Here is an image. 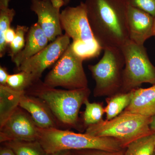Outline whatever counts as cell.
I'll list each match as a JSON object with an SVG mask.
<instances>
[{
	"mask_svg": "<svg viewBox=\"0 0 155 155\" xmlns=\"http://www.w3.org/2000/svg\"><path fill=\"white\" fill-rule=\"evenodd\" d=\"M84 3L94 36L103 49L121 48L130 40L127 0H85Z\"/></svg>",
	"mask_w": 155,
	"mask_h": 155,
	"instance_id": "1",
	"label": "cell"
},
{
	"mask_svg": "<svg viewBox=\"0 0 155 155\" xmlns=\"http://www.w3.org/2000/svg\"><path fill=\"white\" fill-rule=\"evenodd\" d=\"M42 100L61 124L78 129L79 110L91 91L88 87L74 90L58 89L47 86L39 79L25 91Z\"/></svg>",
	"mask_w": 155,
	"mask_h": 155,
	"instance_id": "2",
	"label": "cell"
},
{
	"mask_svg": "<svg viewBox=\"0 0 155 155\" xmlns=\"http://www.w3.org/2000/svg\"><path fill=\"white\" fill-rule=\"evenodd\" d=\"M37 140L46 154L65 150H96L119 152L124 148L120 142L112 137L94 136L57 128L38 127Z\"/></svg>",
	"mask_w": 155,
	"mask_h": 155,
	"instance_id": "3",
	"label": "cell"
},
{
	"mask_svg": "<svg viewBox=\"0 0 155 155\" xmlns=\"http://www.w3.org/2000/svg\"><path fill=\"white\" fill-rule=\"evenodd\" d=\"M152 117L124 110L110 120H102L86 128L85 133L109 137L120 142L124 148L135 140L155 133L150 127Z\"/></svg>",
	"mask_w": 155,
	"mask_h": 155,
	"instance_id": "4",
	"label": "cell"
},
{
	"mask_svg": "<svg viewBox=\"0 0 155 155\" xmlns=\"http://www.w3.org/2000/svg\"><path fill=\"white\" fill-rule=\"evenodd\" d=\"M102 58L97 64L89 65L88 69L95 81V97L110 96L121 91L125 59L119 48L104 49Z\"/></svg>",
	"mask_w": 155,
	"mask_h": 155,
	"instance_id": "5",
	"label": "cell"
},
{
	"mask_svg": "<svg viewBox=\"0 0 155 155\" xmlns=\"http://www.w3.org/2000/svg\"><path fill=\"white\" fill-rule=\"evenodd\" d=\"M121 49L125 64L120 92L131 91L143 83L155 84V67L150 61L144 45L129 40Z\"/></svg>",
	"mask_w": 155,
	"mask_h": 155,
	"instance_id": "6",
	"label": "cell"
},
{
	"mask_svg": "<svg viewBox=\"0 0 155 155\" xmlns=\"http://www.w3.org/2000/svg\"><path fill=\"white\" fill-rule=\"evenodd\" d=\"M83 61L75 54L69 45L46 76L44 83L50 87H61L67 90L88 87Z\"/></svg>",
	"mask_w": 155,
	"mask_h": 155,
	"instance_id": "7",
	"label": "cell"
},
{
	"mask_svg": "<svg viewBox=\"0 0 155 155\" xmlns=\"http://www.w3.org/2000/svg\"><path fill=\"white\" fill-rule=\"evenodd\" d=\"M70 38L66 34L58 36L45 48L25 60L17 70L32 73L38 79L47 68L54 64L70 44Z\"/></svg>",
	"mask_w": 155,
	"mask_h": 155,
	"instance_id": "8",
	"label": "cell"
},
{
	"mask_svg": "<svg viewBox=\"0 0 155 155\" xmlns=\"http://www.w3.org/2000/svg\"><path fill=\"white\" fill-rule=\"evenodd\" d=\"M61 28L73 41L88 43L95 39L84 2L76 7L67 6L60 15Z\"/></svg>",
	"mask_w": 155,
	"mask_h": 155,
	"instance_id": "9",
	"label": "cell"
},
{
	"mask_svg": "<svg viewBox=\"0 0 155 155\" xmlns=\"http://www.w3.org/2000/svg\"><path fill=\"white\" fill-rule=\"evenodd\" d=\"M37 138L38 126L30 114L19 106L0 127L1 143L11 140L35 141Z\"/></svg>",
	"mask_w": 155,
	"mask_h": 155,
	"instance_id": "10",
	"label": "cell"
},
{
	"mask_svg": "<svg viewBox=\"0 0 155 155\" xmlns=\"http://www.w3.org/2000/svg\"><path fill=\"white\" fill-rule=\"evenodd\" d=\"M30 9L38 17V23L48 39L54 41L62 35L60 21L61 9L55 8L51 0H31Z\"/></svg>",
	"mask_w": 155,
	"mask_h": 155,
	"instance_id": "11",
	"label": "cell"
},
{
	"mask_svg": "<svg viewBox=\"0 0 155 155\" xmlns=\"http://www.w3.org/2000/svg\"><path fill=\"white\" fill-rule=\"evenodd\" d=\"M154 17L128 5L127 23L129 39L137 44L144 45L145 42L153 36Z\"/></svg>",
	"mask_w": 155,
	"mask_h": 155,
	"instance_id": "12",
	"label": "cell"
},
{
	"mask_svg": "<svg viewBox=\"0 0 155 155\" xmlns=\"http://www.w3.org/2000/svg\"><path fill=\"white\" fill-rule=\"evenodd\" d=\"M19 106L30 114L38 127L59 128L61 123L41 99L25 93L21 97Z\"/></svg>",
	"mask_w": 155,
	"mask_h": 155,
	"instance_id": "13",
	"label": "cell"
},
{
	"mask_svg": "<svg viewBox=\"0 0 155 155\" xmlns=\"http://www.w3.org/2000/svg\"><path fill=\"white\" fill-rule=\"evenodd\" d=\"M48 39L37 22L31 25L27 31L25 37V47L15 56L12 61L19 67L25 60L43 49L48 45Z\"/></svg>",
	"mask_w": 155,
	"mask_h": 155,
	"instance_id": "14",
	"label": "cell"
},
{
	"mask_svg": "<svg viewBox=\"0 0 155 155\" xmlns=\"http://www.w3.org/2000/svg\"><path fill=\"white\" fill-rule=\"evenodd\" d=\"M125 111L147 117L155 116V84L149 88H136Z\"/></svg>",
	"mask_w": 155,
	"mask_h": 155,
	"instance_id": "15",
	"label": "cell"
},
{
	"mask_svg": "<svg viewBox=\"0 0 155 155\" xmlns=\"http://www.w3.org/2000/svg\"><path fill=\"white\" fill-rule=\"evenodd\" d=\"M25 91H17L8 85H0V127L5 124L17 108Z\"/></svg>",
	"mask_w": 155,
	"mask_h": 155,
	"instance_id": "16",
	"label": "cell"
},
{
	"mask_svg": "<svg viewBox=\"0 0 155 155\" xmlns=\"http://www.w3.org/2000/svg\"><path fill=\"white\" fill-rule=\"evenodd\" d=\"M132 91L127 92H119L106 99L105 107L106 120H110L121 114L128 107L132 98Z\"/></svg>",
	"mask_w": 155,
	"mask_h": 155,
	"instance_id": "17",
	"label": "cell"
},
{
	"mask_svg": "<svg viewBox=\"0 0 155 155\" xmlns=\"http://www.w3.org/2000/svg\"><path fill=\"white\" fill-rule=\"evenodd\" d=\"M11 0H0V57L5 54L8 46L5 40V33L11 27V22L16 15V11L9 8Z\"/></svg>",
	"mask_w": 155,
	"mask_h": 155,
	"instance_id": "18",
	"label": "cell"
},
{
	"mask_svg": "<svg viewBox=\"0 0 155 155\" xmlns=\"http://www.w3.org/2000/svg\"><path fill=\"white\" fill-rule=\"evenodd\" d=\"M155 133L135 140L126 147L123 155H154Z\"/></svg>",
	"mask_w": 155,
	"mask_h": 155,
	"instance_id": "19",
	"label": "cell"
},
{
	"mask_svg": "<svg viewBox=\"0 0 155 155\" xmlns=\"http://www.w3.org/2000/svg\"><path fill=\"white\" fill-rule=\"evenodd\" d=\"M13 150L16 155H45V152L38 140H11L4 143Z\"/></svg>",
	"mask_w": 155,
	"mask_h": 155,
	"instance_id": "20",
	"label": "cell"
},
{
	"mask_svg": "<svg viewBox=\"0 0 155 155\" xmlns=\"http://www.w3.org/2000/svg\"><path fill=\"white\" fill-rule=\"evenodd\" d=\"M70 45L75 54L83 61L98 57L103 49L95 39L88 43L73 41Z\"/></svg>",
	"mask_w": 155,
	"mask_h": 155,
	"instance_id": "21",
	"label": "cell"
},
{
	"mask_svg": "<svg viewBox=\"0 0 155 155\" xmlns=\"http://www.w3.org/2000/svg\"><path fill=\"white\" fill-rule=\"evenodd\" d=\"M39 79L30 72L20 71L9 75L7 85L16 91L25 92Z\"/></svg>",
	"mask_w": 155,
	"mask_h": 155,
	"instance_id": "22",
	"label": "cell"
},
{
	"mask_svg": "<svg viewBox=\"0 0 155 155\" xmlns=\"http://www.w3.org/2000/svg\"><path fill=\"white\" fill-rule=\"evenodd\" d=\"M84 104L85 109L83 114V122L85 127L87 128L103 120V116L105 112L103 104L91 103L87 99Z\"/></svg>",
	"mask_w": 155,
	"mask_h": 155,
	"instance_id": "23",
	"label": "cell"
},
{
	"mask_svg": "<svg viewBox=\"0 0 155 155\" xmlns=\"http://www.w3.org/2000/svg\"><path fill=\"white\" fill-rule=\"evenodd\" d=\"M29 29L27 26L17 25L15 31L16 35L13 41L9 45L8 56L11 60L20 52L25 47V37Z\"/></svg>",
	"mask_w": 155,
	"mask_h": 155,
	"instance_id": "24",
	"label": "cell"
},
{
	"mask_svg": "<svg viewBox=\"0 0 155 155\" xmlns=\"http://www.w3.org/2000/svg\"><path fill=\"white\" fill-rule=\"evenodd\" d=\"M129 5L137 8L155 17V0H127Z\"/></svg>",
	"mask_w": 155,
	"mask_h": 155,
	"instance_id": "25",
	"label": "cell"
},
{
	"mask_svg": "<svg viewBox=\"0 0 155 155\" xmlns=\"http://www.w3.org/2000/svg\"><path fill=\"white\" fill-rule=\"evenodd\" d=\"M122 151L119 152H110L100 150H91V151L81 153L78 155H123Z\"/></svg>",
	"mask_w": 155,
	"mask_h": 155,
	"instance_id": "26",
	"label": "cell"
},
{
	"mask_svg": "<svg viewBox=\"0 0 155 155\" xmlns=\"http://www.w3.org/2000/svg\"><path fill=\"white\" fill-rule=\"evenodd\" d=\"M15 35H16V31H15V29L14 30L13 28H11V27L6 31L4 38H5V41L8 47L9 45L11 44L14 40Z\"/></svg>",
	"mask_w": 155,
	"mask_h": 155,
	"instance_id": "27",
	"label": "cell"
},
{
	"mask_svg": "<svg viewBox=\"0 0 155 155\" xmlns=\"http://www.w3.org/2000/svg\"><path fill=\"white\" fill-rule=\"evenodd\" d=\"M7 68L5 67H0V85H7V81L9 75Z\"/></svg>",
	"mask_w": 155,
	"mask_h": 155,
	"instance_id": "28",
	"label": "cell"
},
{
	"mask_svg": "<svg viewBox=\"0 0 155 155\" xmlns=\"http://www.w3.org/2000/svg\"><path fill=\"white\" fill-rule=\"evenodd\" d=\"M0 155H16L13 150L9 147H2L0 149Z\"/></svg>",
	"mask_w": 155,
	"mask_h": 155,
	"instance_id": "29",
	"label": "cell"
},
{
	"mask_svg": "<svg viewBox=\"0 0 155 155\" xmlns=\"http://www.w3.org/2000/svg\"><path fill=\"white\" fill-rule=\"evenodd\" d=\"M51 1L53 5L57 8L61 9L63 6H64L63 0H51Z\"/></svg>",
	"mask_w": 155,
	"mask_h": 155,
	"instance_id": "30",
	"label": "cell"
},
{
	"mask_svg": "<svg viewBox=\"0 0 155 155\" xmlns=\"http://www.w3.org/2000/svg\"><path fill=\"white\" fill-rule=\"evenodd\" d=\"M45 155H73L71 150H65L59 151L52 153L47 154Z\"/></svg>",
	"mask_w": 155,
	"mask_h": 155,
	"instance_id": "31",
	"label": "cell"
},
{
	"mask_svg": "<svg viewBox=\"0 0 155 155\" xmlns=\"http://www.w3.org/2000/svg\"><path fill=\"white\" fill-rule=\"evenodd\" d=\"M150 127L153 131L155 132V116L152 117L151 122L150 125Z\"/></svg>",
	"mask_w": 155,
	"mask_h": 155,
	"instance_id": "32",
	"label": "cell"
},
{
	"mask_svg": "<svg viewBox=\"0 0 155 155\" xmlns=\"http://www.w3.org/2000/svg\"><path fill=\"white\" fill-rule=\"evenodd\" d=\"M71 0H63L64 2V6H67L69 5Z\"/></svg>",
	"mask_w": 155,
	"mask_h": 155,
	"instance_id": "33",
	"label": "cell"
},
{
	"mask_svg": "<svg viewBox=\"0 0 155 155\" xmlns=\"http://www.w3.org/2000/svg\"><path fill=\"white\" fill-rule=\"evenodd\" d=\"M153 36L154 37L155 39V17L154 21L153 27Z\"/></svg>",
	"mask_w": 155,
	"mask_h": 155,
	"instance_id": "34",
	"label": "cell"
},
{
	"mask_svg": "<svg viewBox=\"0 0 155 155\" xmlns=\"http://www.w3.org/2000/svg\"><path fill=\"white\" fill-rule=\"evenodd\" d=\"M154 143H155V142H154Z\"/></svg>",
	"mask_w": 155,
	"mask_h": 155,
	"instance_id": "35",
	"label": "cell"
},
{
	"mask_svg": "<svg viewBox=\"0 0 155 155\" xmlns=\"http://www.w3.org/2000/svg\"><path fill=\"white\" fill-rule=\"evenodd\" d=\"M154 155H155V154Z\"/></svg>",
	"mask_w": 155,
	"mask_h": 155,
	"instance_id": "36",
	"label": "cell"
}]
</instances>
